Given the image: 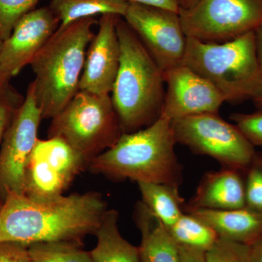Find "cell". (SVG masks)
Returning a JSON list of instances; mask_svg holds the SVG:
<instances>
[{"mask_svg":"<svg viewBox=\"0 0 262 262\" xmlns=\"http://www.w3.org/2000/svg\"><path fill=\"white\" fill-rule=\"evenodd\" d=\"M127 0H51L50 8L59 20L58 28L63 29L76 21L98 15L125 16Z\"/></svg>","mask_w":262,"mask_h":262,"instance_id":"obj_19","label":"cell"},{"mask_svg":"<svg viewBox=\"0 0 262 262\" xmlns=\"http://www.w3.org/2000/svg\"><path fill=\"white\" fill-rule=\"evenodd\" d=\"M3 40H2L1 39H0V51H1V48H2V45H3ZM10 85V84H9ZM6 86V87H4V86L2 85L1 82H0V91H2V90L6 89L7 87H8V86Z\"/></svg>","mask_w":262,"mask_h":262,"instance_id":"obj_35","label":"cell"},{"mask_svg":"<svg viewBox=\"0 0 262 262\" xmlns=\"http://www.w3.org/2000/svg\"><path fill=\"white\" fill-rule=\"evenodd\" d=\"M177 144L196 155L211 157L222 168L244 171L256 150L237 125L229 123L219 113H206L172 120Z\"/></svg>","mask_w":262,"mask_h":262,"instance_id":"obj_7","label":"cell"},{"mask_svg":"<svg viewBox=\"0 0 262 262\" xmlns=\"http://www.w3.org/2000/svg\"><path fill=\"white\" fill-rule=\"evenodd\" d=\"M163 72L182 64L187 36L179 13L130 3L123 17Z\"/></svg>","mask_w":262,"mask_h":262,"instance_id":"obj_10","label":"cell"},{"mask_svg":"<svg viewBox=\"0 0 262 262\" xmlns=\"http://www.w3.org/2000/svg\"><path fill=\"white\" fill-rule=\"evenodd\" d=\"M2 206H0V209H1Z\"/></svg>","mask_w":262,"mask_h":262,"instance_id":"obj_36","label":"cell"},{"mask_svg":"<svg viewBox=\"0 0 262 262\" xmlns=\"http://www.w3.org/2000/svg\"><path fill=\"white\" fill-rule=\"evenodd\" d=\"M166 84L161 116L169 120L206 113H219L223 96L204 77L184 64L163 72Z\"/></svg>","mask_w":262,"mask_h":262,"instance_id":"obj_13","label":"cell"},{"mask_svg":"<svg viewBox=\"0 0 262 262\" xmlns=\"http://www.w3.org/2000/svg\"><path fill=\"white\" fill-rule=\"evenodd\" d=\"M199 0H177L180 10H189L198 3Z\"/></svg>","mask_w":262,"mask_h":262,"instance_id":"obj_33","label":"cell"},{"mask_svg":"<svg viewBox=\"0 0 262 262\" xmlns=\"http://www.w3.org/2000/svg\"><path fill=\"white\" fill-rule=\"evenodd\" d=\"M118 212L107 210L95 235L96 246L90 251L94 262H141L139 248L126 241L118 227Z\"/></svg>","mask_w":262,"mask_h":262,"instance_id":"obj_18","label":"cell"},{"mask_svg":"<svg viewBox=\"0 0 262 262\" xmlns=\"http://www.w3.org/2000/svg\"><path fill=\"white\" fill-rule=\"evenodd\" d=\"M129 3H139V4L151 5V6L160 7L173 10L179 13L180 8L177 4V0H127Z\"/></svg>","mask_w":262,"mask_h":262,"instance_id":"obj_30","label":"cell"},{"mask_svg":"<svg viewBox=\"0 0 262 262\" xmlns=\"http://www.w3.org/2000/svg\"><path fill=\"white\" fill-rule=\"evenodd\" d=\"M179 250L181 262H207L206 251L180 245Z\"/></svg>","mask_w":262,"mask_h":262,"instance_id":"obj_29","label":"cell"},{"mask_svg":"<svg viewBox=\"0 0 262 262\" xmlns=\"http://www.w3.org/2000/svg\"><path fill=\"white\" fill-rule=\"evenodd\" d=\"M107 210L98 192L37 199L8 192L0 209V243L27 247L56 241L82 244L84 237L96 233Z\"/></svg>","mask_w":262,"mask_h":262,"instance_id":"obj_1","label":"cell"},{"mask_svg":"<svg viewBox=\"0 0 262 262\" xmlns=\"http://www.w3.org/2000/svg\"><path fill=\"white\" fill-rule=\"evenodd\" d=\"M185 212L209 225L221 238L249 246L262 237V212L246 207L227 211L185 209Z\"/></svg>","mask_w":262,"mask_h":262,"instance_id":"obj_16","label":"cell"},{"mask_svg":"<svg viewBox=\"0 0 262 262\" xmlns=\"http://www.w3.org/2000/svg\"><path fill=\"white\" fill-rule=\"evenodd\" d=\"M167 227L180 246H189L206 252L220 238L209 225L187 212H184L175 223Z\"/></svg>","mask_w":262,"mask_h":262,"instance_id":"obj_21","label":"cell"},{"mask_svg":"<svg viewBox=\"0 0 262 262\" xmlns=\"http://www.w3.org/2000/svg\"><path fill=\"white\" fill-rule=\"evenodd\" d=\"M50 7L33 10L15 24L0 51V82L6 87L49 40L59 27Z\"/></svg>","mask_w":262,"mask_h":262,"instance_id":"obj_12","label":"cell"},{"mask_svg":"<svg viewBox=\"0 0 262 262\" xmlns=\"http://www.w3.org/2000/svg\"><path fill=\"white\" fill-rule=\"evenodd\" d=\"M87 166L80 155L61 138L38 139L27 164L24 194L37 199L63 195Z\"/></svg>","mask_w":262,"mask_h":262,"instance_id":"obj_9","label":"cell"},{"mask_svg":"<svg viewBox=\"0 0 262 262\" xmlns=\"http://www.w3.org/2000/svg\"><path fill=\"white\" fill-rule=\"evenodd\" d=\"M246 207L244 171L222 168L208 172L185 209L227 211Z\"/></svg>","mask_w":262,"mask_h":262,"instance_id":"obj_15","label":"cell"},{"mask_svg":"<svg viewBox=\"0 0 262 262\" xmlns=\"http://www.w3.org/2000/svg\"><path fill=\"white\" fill-rule=\"evenodd\" d=\"M206 259L207 262H252L248 245L221 237L206 251Z\"/></svg>","mask_w":262,"mask_h":262,"instance_id":"obj_25","label":"cell"},{"mask_svg":"<svg viewBox=\"0 0 262 262\" xmlns=\"http://www.w3.org/2000/svg\"><path fill=\"white\" fill-rule=\"evenodd\" d=\"M110 95L79 91L53 119L48 137L64 140L88 163L113 147L122 135Z\"/></svg>","mask_w":262,"mask_h":262,"instance_id":"obj_6","label":"cell"},{"mask_svg":"<svg viewBox=\"0 0 262 262\" xmlns=\"http://www.w3.org/2000/svg\"><path fill=\"white\" fill-rule=\"evenodd\" d=\"M94 18L57 29L38 52L30 65L35 75L32 82L42 119H53L79 91L86 53L94 39Z\"/></svg>","mask_w":262,"mask_h":262,"instance_id":"obj_4","label":"cell"},{"mask_svg":"<svg viewBox=\"0 0 262 262\" xmlns=\"http://www.w3.org/2000/svg\"><path fill=\"white\" fill-rule=\"evenodd\" d=\"M39 0H0V39L9 37L15 24L34 10Z\"/></svg>","mask_w":262,"mask_h":262,"instance_id":"obj_24","label":"cell"},{"mask_svg":"<svg viewBox=\"0 0 262 262\" xmlns=\"http://www.w3.org/2000/svg\"><path fill=\"white\" fill-rule=\"evenodd\" d=\"M42 119L31 82L3 137L0 151V189L5 194L24 193L26 170L38 139Z\"/></svg>","mask_w":262,"mask_h":262,"instance_id":"obj_11","label":"cell"},{"mask_svg":"<svg viewBox=\"0 0 262 262\" xmlns=\"http://www.w3.org/2000/svg\"><path fill=\"white\" fill-rule=\"evenodd\" d=\"M118 17L103 15L98 20L97 34L86 53L79 91L97 95L112 94L121 57L117 31Z\"/></svg>","mask_w":262,"mask_h":262,"instance_id":"obj_14","label":"cell"},{"mask_svg":"<svg viewBox=\"0 0 262 262\" xmlns=\"http://www.w3.org/2000/svg\"><path fill=\"white\" fill-rule=\"evenodd\" d=\"M244 176L246 208L262 212V152L256 151Z\"/></svg>","mask_w":262,"mask_h":262,"instance_id":"obj_23","label":"cell"},{"mask_svg":"<svg viewBox=\"0 0 262 262\" xmlns=\"http://www.w3.org/2000/svg\"><path fill=\"white\" fill-rule=\"evenodd\" d=\"M82 244L69 241L39 243L28 246L32 262H94Z\"/></svg>","mask_w":262,"mask_h":262,"instance_id":"obj_22","label":"cell"},{"mask_svg":"<svg viewBox=\"0 0 262 262\" xmlns=\"http://www.w3.org/2000/svg\"><path fill=\"white\" fill-rule=\"evenodd\" d=\"M253 101L258 110H262V97L256 98V99L253 100Z\"/></svg>","mask_w":262,"mask_h":262,"instance_id":"obj_34","label":"cell"},{"mask_svg":"<svg viewBox=\"0 0 262 262\" xmlns=\"http://www.w3.org/2000/svg\"><path fill=\"white\" fill-rule=\"evenodd\" d=\"M0 262H32L28 247L13 242L0 243Z\"/></svg>","mask_w":262,"mask_h":262,"instance_id":"obj_28","label":"cell"},{"mask_svg":"<svg viewBox=\"0 0 262 262\" xmlns=\"http://www.w3.org/2000/svg\"><path fill=\"white\" fill-rule=\"evenodd\" d=\"M230 119L253 146L262 147V110L251 114H232Z\"/></svg>","mask_w":262,"mask_h":262,"instance_id":"obj_26","label":"cell"},{"mask_svg":"<svg viewBox=\"0 0 262 262\" xmlns=\"http://www.w3.org/2000/svg\"><path fill=\"white\" fill-rule=\"evenodd\" d=\"M134 217L141 232V262H181L179 245L142 202L136 205Z\"/></svg>","mask_w":262,"mask_h":262,"instance_id":"obj_17","label":"cell"},{"mask_svg":"<svg viewBox=\"0 0 262 262\" xmlns=\"http://www.w3.org/2000/svg\"><path fill=\"white\" fill-rule=\"evenodd\" d=\"M254 32L255 49L258 67L262 74V24L253 31Z\"/></svg>","mask_w":262,"mask_h":262,"instance_id":"obj_31","label":"cell"},{"mask_svg":"<svg viewBox=\"0 0 262 262\" xmlns=\"http://www.w3.org/2000/svg\"><path fill=\"white\" fill-rule=\"evenodd\" d=\"M24 99L10 85L0 91V141Z\"/></svg>","mask_w":262,"mask_h":262,"instance_id":"obj_27","label":"cell"},{"mask_svg":"<svg viewBox=\"0 0 262 262\" xmlns=\"http://www.w3.org/2000/svg\"><path fill=\"white\" fill-rule=\"evenodd\" d=\"M120 65L112 100L123 134L145 128L161 116L163 72L122 17L117 20Z\"/></svg>","mask_w":262,"mask_h":262,"instance_id":"obj_3","label":"cell"},{"mask_svg":"<svg viewBox=\"0 0 262 262\" xmlns=\"http://www.w3.org/2000/svg\"><path fill=\"white\" fill-rule=\"evenodd\" d=\"M187 37L222 43L253 32L262 24V0H199L179 11Z\"/></svg>","mask_w":262,"mask_h":262,"instance_id":"obj_8","label":"cell"},{"mask_svg":"<svg viewBox=\"0 0 262 262\" xmlns=\"http://www.w3.org/2000/svg\"><path fill=\"white\" fill-rule=\"evenodd\" d=\"M252 262H262V237L249 245Z\"/></svg>","mask_w":262,"mask_h":262,"instance_id":"obj_32","label":"cell"},{"mask_svg":"<svg viewBox=\"0 0 262 262\" xmlns=\"http://www.w3.org/2000/svg\"><path fill=\"white\" fill-rule=\"evenodd\" d=\"M142 202L151 213L170 227L185 212L186 203L178 186L158 183H137Z\"/></svg>","mask_w":262,"mask_h":262,"instance_id":"obj_20","label":"cell"},{"mask_svg":"<svg viewBox=\"0 0 262 262\" xmlns=\"http://www.w3.org/2000/svg\"><path fill=\"white\" fill-rule=\"evenodd\" d=\"M171 121L160 117L145 128L122 134L116 144L90 162L92 173L115 181L158 183L180 187L182 165Z\"/></svg>","mask_w":262,"mask_h":262,"instance_id":"obj_2","label":"cell"},{"mask_svg":"<svg viewBox=\"0 0 262 262\" xmlns=\"http://www.w3.org/2000/svg\"><path fill=\"white\" fill-rule=\"evenodd\" d=\"M182 64L211 82L225 102L239 103L262 97V74L253 32L222 43L187 37Z\"/></svg>","mask_w":262,"mask_h":262,"instance_id":"obj_5","label":"cell"}]
</instances>
